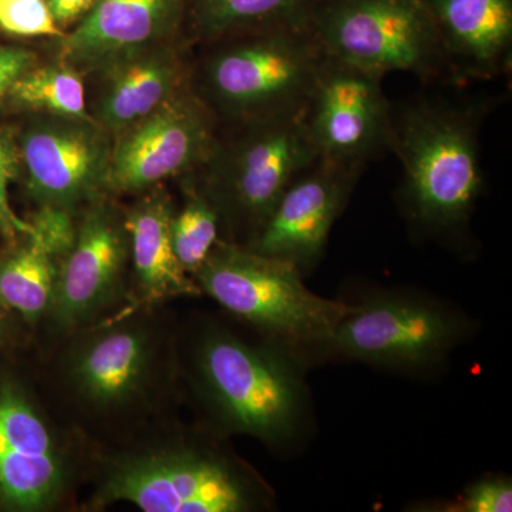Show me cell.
Here are the masks:
<instances>
[{
	"label": "cell",
	"mask_w": 512,
	"mask_h": 512,
	"mask_svg": "<svg viewBox=\"0 0 512 512\" xmlns=\"http://www.w3.org/2000/svg\"><path fill=\"white\" fill-rule=\"evenodd\" d=\"M473 107L416 101L392 111L390 151L403 167L404 207L433 231L461 227L483 190Z\"/></svg>",
	"instance_id": "6da1fadb"
},
{
	"label": "cell",
	"mask_w": 512,
	"mask_h": 512,
	"mask_svg": "<svg viewBox=\"0 0 512 512\" xmlns=\"http://www.w3.org/2000/svg\"><path fill=\"white\" fill-rule=\"evenodd\" d=\"M208 45L192 90L234 126L301 113L325 60L308 26L251 30Z\"/></svg>",
	"instance_id": "7a4b0ae2"
},
{
	"label": "cell",
	"mask_w": 512,
	"mask_h": 512,
	"mask_svg": "<svg viewBox=\"0 0 512 512\" xmlns=\"http://www.w3.org/2000/svg\"><path fill=\"white\" fill-rule=\"evenodd\" d=\"M235 128L234 136L218 137L200 168L202 191L221 220L247 232L251 241L286 188L319 156L306 128L305 110Z\"/></svg>",
	"instance_id": "3957f363"
},
{
	"label": "cell",
	"mask_w": 512,
	"mask_h": 512,
	"mask_svg": "<svg viewBox=\"0 0 512 512\" xmlns=\"http://www.w3.org/2000/svg\"><path fill=\"white\" fill-rule=\"evenodd\" d=\"M202 291L288 345L319 348L355 306L315 295L298 266L220 244L195 272Z\"/></svg>",
	"instance_id": "277c9868"
},
{
	"label": "cell",
	"mask_w": 512,
	"mask_h": 512,
	"mask_svg": "<svg viewBox=\"0 0 512 512\" xmlns=\"http://www.w3.org/2000/svg\"><path fill=\"white\" fill-rule=\"evenodd\" d=\"M306 26L323 55L367 72H453L430 0H320Z\"/></svg>",
	"instance_id": "5b68a950"
},
{
	"label": "cell",
	"mask_w": 512,
	"mask_h": 512,
	"mask_svg": "<svg viewBox=\"0 0 512 512\" xmlns=\"http://www.w3.org/2000/svg\"><path fill=\"white\" fill-rule=\"evenodd\" d=\"M198 369L212 403L234 429L281 441L298 427L302 383L289 357L212 333L202 342Z\"/></svg>",
	"instance_id": "8992f818"
},
{
	"label": "cell",
	"mask_w": 512,
	"mask_h": 512,
	"mask_svg": "<svg viewBox=\"0 0 512 512\" xmlns=\"http://www.w3.org/2000/svg\"><path fill=\"white\" fill-rule=\"evenodd\" d=\"M217 126L210 107L185 87L114 136L106 190L144 191L167 178L200 170L217 144Z\"/></svg>",
	"instance_id": "52a82bcc"
},
{
	"label": "cell",
	"mask_w": 512,
	"mask_h": 512,
	"mask_svg": "<svg viewBox=\"0 0 512 512\" xmlns=\"http://www.w3.org/2000/svg\"><path fill=\"white\" fill-rule=\"evenodd\" d=\"M383 76L325 56L305 109L320 160L363 167L390 151L393 106Z\"/></svg>",
	"instance_id": "ba28073f"
},
{
	"label": "cell",
	"mask_w": 512,
	"mask_h": 512,
	"mask_svg": "<svg viewBox=\"0 0 512 512\" xmlns=\"http://www.w3.org/2000/svg\"><path fill=\"white\" fill-rule=\"evenodd\" d=\"M33 114L16 144L20 171L42 208L70 212L106 190L110 134L93 120Z\"/></svg>",
	"instance_id": "9c48e42d"
},
{
	"label": "cell",
	"mask_w": 512,
	"mask_h": 512,
	"mask_svg": "<svg viewBox=\"0 0 512 512\" xmlns=\"http://www.w3.org/2000/svg\"><path fill=\"white\" fill-rule=\"evenodd\" d=\"M463 335V323L436 303L377 299L355 306L319 348L384 366L437 362Z\"/></svg>",
	"instance_id": "30bf717a"
},
{
	"label": "cell",
	"mask_w": 512,
	"mask_h": 512,
	"mask_svg": "<svg viewBox=\"0 0 512 512\" xmlns=\"http://www.w3.org/2000/svg\"><path fill=\"white\" fill-rule=\"evenodd\" d=\"M107 495L146 512H239L254 505L251 485L227 461L188 450L128 461L111 477Z\"/></svg>",
	"instance_id": "8fae6325"
},
{
	"label": "cell",
	"mask_w": 512,
	"mask_h": 512,
	"mask_svg": "<svg viewBox=\"0 0 512 512\" xmlns=\"http://www.w3.org/2000/svg\"><path fill=\"white\" fill-rule=\"evenodd\" d=\"M362 167L319 160L286 188L274 211L245 247L299 269L319 261Z\"/></svg>",
	"instance_id": "7c38bea8"
},
{
	"label": "cell",
	"mask_w": 512,
	"mask_h": 512,
	"mask_svg": "<svg viewBox=\"0 0 512 512\" xmlns=\"http://www.w3.org/2000/svg\"><path fill=\"white\" fill-rule=\"evenodd\" d=\"M87 110L110 136L144 119L187 87V70L173 43L140 47L83 73Z\"/></svg>",
	"instance_id": "4fadbf2b"
},
{
	"label": "cell",
	"mask_w": 512,
	"mask_h": 512,
	"mask_svg": "<svg viewBox=\"0 0 512 512\" xmlns=\"http://www.w3.org/2000/svg\"><path fill=\"white\" fill-rule=\"evenodd\" d=\"M192 0H100L59 40L60 62L86 72L140 47L170 42L190 13Z\"/></svg>",
	"instance_id": "5bb4252c"
},
{
	"label": "cell",
	"mask_w": 512,
	"mask_h": 512,
	"mask_svg": "<svg viewBox=\"0 0 512 512\" xmlns=\"http://www.w3.org/2000/svg\"><path fill=\"white\" fill-rule=\"evenodd\" d=\"M127 238L123 222L110 207H90L57 274L52 303L59 322L74 325L107 302L123 271Z\"/></svg>",
	"instance_id": "9a60e30c"
},
{
	"label": "cell",
	"mask_w": 512,
	"mask_h": 512,
	"mask_svg": "<svg viewBox=\"0 0 512 512\" xmlns=\"http://www.w3.org/2000/svg\"><path fill=\"white\" fill-rule=\"evenodd\" d=\"M63 470L45 423L12 393L0 396V497L23 510L45 507Z\"/></svg>",
	"instance_id": "2e32d148"
},
{
	"label": "cell",
	"mask_w": 512,
	"mask_h": 512,
	"mask_svg": "<svg viewBox=\"0 0 512 512\" xmlns=\"http://www.w3.org/2000/svg\"><path fill=\"white\" fill-rule=\"evenodd\" d=\"M451 70L461 76H497L512 45V0H430Z\"/></svg>",
	"instance_id": "e0dca14e"
},
{
	"label": "cell",
	"mask_w": 512,
	"mask_h": 512,
	"mask_svg": "<svg viewBox=\"0 0 512 512\" xmlns=\"http://www.w3.org/2000/svg\"><path fill=\"white\" fill-rule=\"evenodd\" d=\"M25 244L0 264V301L25 318L36 319L52 303L57 256L66 255L74 238L70 212L42 208Z\"/></svg>",
	"instance_id": "ac0fdd59"
},
{
	"label": "cell",
	"mask_w": 512,
	"mask_h": 512,
	"mask_svg": "<svg viewBox=\"0 0 512 512\" xmlns=\"http://www.w3.org/2000/svg\"><path fill=\"white\" fill-rule=\"evenodd\" d=\"M171 217L167 200L154 195L137 204L123 221L138 282L151 299L198 293L174 254Z\"/></svg>",
	"instance_id": "d6986e66"
},
{
	"label": "cell",
	"mask_w": 512,
	"mask_h": 512,
	"mask_svg": "<svg viewBox=\"0 0 512 512\" xmlns=\"http://www.w3.org/2000/svg\"><path fill=\"white\" fill-rule=\"evenodd\" d=\"M147 363L146 336L137 330H114L84 350L74 367V377L89 399L117 403L137 389Z\"/></svg>",
	"instance_id": "ffe728a7"
},
{
	"label": "cell",
	"mask_w": 512,
	"mask_h": 512,
	"mask_svg": "<svg viewBox=\"0 0 512 512\" xmlns=\"http://www.w3.org/2000/svg\"><path fill=\"white\" fill-rule=\"evenodd\" d=\"M320 0H192L188 18L202 42L279 26H306Z\"/></svg>",
	"instance_id": "44dd1931"
},
{
	"label": "cell",
	"mask_w": 512,
	"mask_h": 512,
	"mask_svg": "<svg viewBox=\"0 0 512 512\" xmlns=\"http://www.w3.org/2000/svg\"><path fill=\"white\" fill-rule=\"evenodd\" d=\"M6 103L29 113L92 120L83 73L63 62L30 67L13 84Z\"/></svg>",
	"instance_id": "7402d4cb"
},
{
	"label": "cell",
	"mask_w": 512,
	"mask_h": 512,
	"mask_svg": "<svg viewBox=\"0 0 512 512\" xmlns=\"http://www.w3.org/2000/svg\"><path fill=\"white\" fill-rule=\"evenodd\" d=\"M220 214L204 191L192 192L183 210L171 217L174 254L185 272H197L218 244Z\"/></svg>",
	"instance_id": "603a6c76"
},
{
	"label": "cell",
	"mask_w": 512,
	"mask_h": 512,
	"mask_svg": "<svg viewBox=\"0 0 512 512\" xmlns=\"http://www.w3.org/2000/svg\"><path fill=\"white\" fill-rule=\"evenodd\" d=\"M0 30L12 36L57 40L66 35L46 0H0Z\"/></svg>",
	"instance_id": "cb8c5ba5"
},
{
	"label": "cell",
	"mask_w": 512,
	"mask_h": 512,
	"mask_svg": "<svg viewBox=\"0 0 512 512\" xmlns=\"http://www.w3.org/2000/svg\"><path fill=\"white\" fill-rule=\"evenodd\" d=\"M20 174V158L16 138L0 130V234L9 242L28 237L32 222L23 220L9 202V185Z\"/></svg>",
	"instance_id": "d4e9b609"
},
{
	"label": "cell",
	"mask_w": 512,
	"mask_h": 512,
	"mask_svg": "<svg viewBox=\"0 0 512 512\" xmlns=\"http://www.w3.org/2000/svg\"><path fill=\"white\" fill-rule=\"evenodd\" d=\"M512 485L508 478L488 477L470 485L456 504L446 511L456 512H510Z\"/></svg>",
	"instance_id": "484cf974"
},
{
	"label": "cell",
	"mask_w": 512,
	"mask_h": 512,
	"mask_svg": "<svg viewBox=\"0 0 512 512\" xmlns=\"http://www.w3.org/2000/svg\"><path fill=\"white\" fill-rule=\"evenodd\" d=\"M36 56L25 47L0 45V106L23 73L35 66Z\"/></svg>",
	"instance_id": "4316f807"
},
{
	"label": "cell",
	"mask_w": 512,
	"mask_h": 512,
	"mask_svg": "<svg viewBox=\"0 0 512 512\" xmlns=\"http://www.w3.org/2000/svg\"><path fill=\"white\" fill-rule=\"evenodd\" d=\"M57 25L67 32L86 18L100 0H46Z\"/></svg>",
	"instance_id": "83f0119b"
}]
</instances>
